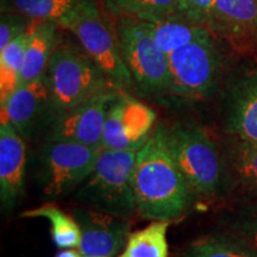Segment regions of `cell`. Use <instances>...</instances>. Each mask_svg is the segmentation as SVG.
<instances>
[{
  "label": "cell",
  "mask_w": 257,
  "mask_h": 257,
  "mask_svg": "<svg viewBox=\"0 0 257 257\" xmlns=\"http://www.w3.org/2000/svg\"><path fill=\"white\" fill-rule=\"evenodd\" d=\"M137 213L149 220H174L185 213L194 191L168 147L166 125L159 124L137 152L133 173Z\"/></svg>",
  "instance_id": "6da1fadb"
},
{
  "label": "cell",
  "mask_w": 257,
  "mask_h": 257,
  "mask_svg": "<svg viewBox=\"0 0 257 257\" xmlns=\"http://www.w3.org/2000/svg\"><path fill=\"white\" fill-rule=\"evenodd\" d=\"M166 136L176 165L195 194L217 198L232 184L226 156L206 130L195 124L166 125Z\"/></svg>",
  "instance_id": "7a4b0ae2"
},
{
  "label": "cell",
  "mask_w": 257,
  "mask_h": 257,
  "mask_svg": "<svg viewBox=\"0 0 257 257\" xmlns=\"http://www.w3.org/2000/svg\"><path fill=\"white\" fill-rule=\"evenodd\" d=\"M54 118L113 87L87 53L72 42L59 41L43 74Z\"/></svg>",
  "instance_id": "3957f363"
},
{
  "label": "cell",
  "mask_w": 257,
  "mask_h": 257,
  "mask_svg": "<svg viewBox=\"0 0 257 257\" xmlns=\"http://www.w3.org/2000/svg\"><path fill=\"white\" fill-rule=\"evenodd\" d=\"M137 152L102 149L92 174L75 191L82 206L130 219L137 213L133 173Z\"/></svg>",
  "instance_id": "277c9868"
},
{
  "label": "cell",
  "mask_w": 257,
  "mask_h": 257,
  "mask_svg": "<svg viewBox=\"0 0 257 257\" xmlns=\"http://www.w3.org/2000/svg\"><path fill=\"white\" fill-rule=\"evenodd\" d=\"M114 28L123 60L130 70L134 92L150 100L170 96L168 55L157 46L142 21L114 17Z\"/></svg>",
  "instance_id": "5b68a950"
},
{
  "label": "cell",
  "mask_w": 257,
  "mask_h": 257,
  "mask_svg": "<svg viewBox=\"0 0 257 257\" xmlns=\"http://www.w3.org/2000/svg\"><path fill=\"white\" fill-rule=\"evenodd\" d=\"M170 96L202 100L216 92L224 69L217 37L207 34L168 55Z\"/></svg>",
  "instance_id": "8992f818"
},
{
  "label": "cell",
  "mask_w": 257,
  "mask_h": 257,
  "mask_svg": "<svg viewBox=\"0 0 257 257\" xmlns=\"http://www.w3.org/2000/svg\"><path fill=\"white\" fill-rule=\"evenodd\" d=\"M101 147L47 141L38 152L37 178L47 198L75 192L87 180L100 155Z\"/></svg>",
  "instance_id": "52a82bcc"
},
{
  "label": "cell",
  "mask_w": 257,
  "mask_h": 257,
  "mask_svg": "<svg viewBox=\"0 0 257 257\" xmlns=\"http://www.w3.org/2000/svg\"><path fill=\"white\" fill-rule=\"evenodd\" d=\"M68 30L75 35L82 49L98 64L114 88L134 91V81L121 56L114 23L111 25L102 17L94 0L88 3Z\"/></svg>",
  "instance_id": "ba28073f"
},
{
  "label": "cell",
  "mask_w": 257,
  "mask_h": 257,
  "mask_svg": "<svg viewBox=\"0 0 257 257\" xmlns=\"http://www.w3.org/2000/svg\"><path fill=\"white\" fill-rule=\"evenodd\" d=\"M156 112L128 92L119 91L107 110L101 148L140 152L154 131Z\"/></svg>",
  "instance_id": "9c48e42d"
},
{
  "label": "cell",
  "mask_w": 257,
  "mask_h": 257,
  "mask_svg": "<svg viewBox=\"0 0 257 257\" xmlns=\"http://www.w3.org/2000/svg\"><path fill=\"white\" fill-rule=\"evenodd\" d=\"M119 89L110 87L72 110L63 112L51 121L46 140L101 147L105 120L111 102Z\"/></svg>",
  "instance_id": "30bf717a"
},
{
  "label": "cell",
  "mask_w": 257,
  "mask_h": 257,
  "mask_svg": "<svg viewBox=\"0 0 257 257\" xmlns=\"http://www.w3.org/2000/svg\"><path fill=\"white\" fill-rule=\"evenodd\" d=\"M54 118L49 88L42 75L28 85L18 87L2 104V120L10 121L25 141H32Z\"/></svg>",
  "instance_id": "8fae6325"
},
{
  "label": "cell",
  "mask_w": 257,
  "mask_h": 257,
  "mask_svg": "<svg viewBox=\"0 0 257 257\" xmlns=\"http://www.w3.org/2000/svg\"><path fill=\"white\" fill-rule=\"evenodd\" d=\"M81 231L78 250L82 255L117 257L131 233L130 219L79 205L72 211Z\"/></svg>",
  "instance_id": "7c38bea8"
},
{
  "label": "cell",
  "mask_w": 257,
  "mask_h": 257,
  "mask_svg": "<svg viewBox=\"0 0 257 257\" xmlns=\"http://www.w3.org/2000/svg\"><path fill=\"white\" fill-rule=\"evenodd\" d=\"M206 28L240 51L257 47V0H216Z\"/></svg>",
  "instance_id": "4fadbf2b"
},
{
  "label": "cell",
  "mask_w": 257,
  "mask_h": 257,
  "mask_svg": "<svg viewBox=\"0 0 257 257\" xmlns=\"http://www.w3.org/2000/svg\"><path fill=\"white\" fill-rule=\"evenodd\" d=\"M223 119L225 133L257 148V69L245 70L231 83Z\"/></svg>",
  "instance_id": "5bb4252c"
},
{
  "label": "cell",
  "mask_w": 257,
  "mask_h": 257,
  "mask_svg": "<svg viewBox=\"0 0 257 257\" xmlns=\"http://www.w3.org/2000/svg\"><path fill=\"white\" fill-rule=\"evenodd\" d=\"M27 144L10 121H0V201L14 208L24 192Z\"/></svg>",
  "instance_id": "9a60e30c"
},
{
  "label": "cell",
  "mask_w": 257,
  "mask_h": 257,
  "mask_svg": "<svg viewBox=\"0 0 257 257\" xmlns=\"http://www.w3.org/2000/svg\"><path fill=\"white\" fill-rule=\"evenodd\" d=\"M91 0H8L3 11L17 12L32 21L53 22L60 28L72 25Z\"/></svg>",
  "instance_id": "2e32d148"
},
{
  "label": "cell",
  "mask_w": 257,
  "mask_h": 257,
  "mask_svg": "<svg viewBox=\"0 0 257 257\" xmlns=\"http://www.w3.org/2000/svg\"><path fill=\"white\" fill-rule=\"evenodd\" d=\"M142 23L167 55L211 32L205 25L195 23L182 14L142 21Z\"/></svg>",
  "instance_id": "e0dca14e"
},
{
  "label": "cell",
  "mask_w": 257,
  "mask_h": 257,
  "mask_svg": "<svg viewBox=\"0 0 257 257\" xmlns=\"http://www.w3.org/2000/svg\"><path fill=\"white\" fill-rule=\"evenodd\" d=\"M59 28V25L53 22L36 21L25 53L18 87L41 78L46 72L53 51L60 41L57 35Z\"/></svg>",
  "instance_id": "ac0fdd59"
},
{
  "label": "cell",
  "mask_w": 257,
  "mask_h": 257,
  "mask_svg": "<svg viewBox=\"0 0 257 257\" xmlns=\"http://www.w3.org/2000/svg\"><path fill=\"white\" fill-rule=\"evenodd\" d=\"M232 138L225 155L231 182L238 186L244 194L257 199V148Z\"/></svg>",
  "instance_id": "d6986e66"
},
{
  "label": "cell",
  "mask_w": 257,
  "mask_h": 257,
  "mask_svg": "<svg viewBox=\"0 0 257 257\" xmlns=\"http://www.w3.org/2000/svg\"><path fill=\"white\" fill-rule=\"evenodd\" d=\"M22 218H44L50 224L51 240L59 249H78L81 231L73 214L66 213L55 204L24 211Z\"/></svg>",
  "instance_id": "ffe728a7"
},
{
  "label": "cell",
  "mask_w": 257,
  "mask_h": 257,
  "mask_svg": "<svg viewBox=\"0 0 257 257\" xmlns=\"http://www.w3.org/2000/svg\"><path fill=\"white\" fill-rule=\"evenodd\" d=\"M36 21L24 34L15 38L4 50L0 51V105L4 104L19 86L25 53Z\"/></svg>",
  "instance_id": "44dd1931"
},
{
  "label": "cell",
  "mask_w": 257,
  "mask_h": 257,
  "mask_svg": "<svg viewBox=\"0 0 257 257\" xmlns=\"http://www.w3.org/2000/svg\"><path fill=\"white\" fill-rule=\"evenodd\" d=\"M169 220H153L143 229L131 232L126 245L117 257H169L167 239Z\"/></svg>",
  "instance_id": "7402d4cb"
},
{
  "label": "cell",
  "mask_w": 257,
  "mask_h": 257,
  "mask_svg": "<svg viewBox=\"0 0 257 257\" xmlns=\"http://www.w3.org/2000/svg\"><path fill=\"white\" fill-rule=\"evenodd\" d=\"M102 2L106 11L113 17H131L141 21H152V19H161L182 14L179 0H102Z\"/></svg>",
  "instance_id": "603a6c76"
},
{
  "label": "cell",
  "mask_w": 257,
  "mask_h": 257,
  "mask_svg": "<svg viewBox=\"0 0 257 257\" xmlns=\"http://www.w3.org/2000/svg\"><path fill=\"white\" fill-rule=\"evenodd\" d=\"M182 257H257V253L236 237L226 233L194 240Z\"/></svg>",
  "instance_id": "cb8c5ba5"
},
{
  "label": "cell",
  "mask_w": 257,
  "mask_h": 257,
  "mask_svg": "<svg viewBox=\"0 0 257 257\" xmlns=\"http://www.w3.org/2000/svg\"><path fill=\"white\" fill-rule=\"evenodd\" d=\"M257 253V202L246 205L234 213L229 232Z\"/></svg>",
  "instance_id": "d4e9b609"
},
{
  "label": "cell",
  "mask_w": 257,
  "mask_h": 257,
  "mask_svg": "<svg viewBox=\"0 0 257 257\" xmlns=\"http://www.w3.org/2000/svg\"><path fill=\"white\" fill-rule=\"evenodd\" d=\"M32 19L17 12L3 11L0 21V51L4 50L15 38L30 28Z\"/></svg>",
  "instance_id": "484cf974"
},
{
  "label": "cell",
  "mask_w": 257,
  "mask_h": 257,
  "mask_svg": "<svg viewBox=\"0 0 257 257\" xmlns=\"http://www.w3.org/2000/svg\"><path fill=\"white\" fill-rule=\"evenodd\" d=\"M214 3L216 0H179L182 14L191 21L205 27Z\"/></svg>",
  "instance_id": "4316f807"
},
{
  "label": "cell",
  "mask_w": 257,
  "mask_h": 257,
  "mask_svg": "<svg viewBox=\"0 0 257 257\" xmlns=\"http://www.w3.org/2000/svg\"><path fill=\"white\" fill-rule=\"evenodd\" d=\"M83 255L78 249H61L55 257H82Z\"/></svg>",
  "instance_id": "83f0119b"
},
{
  "label": "cell",
  "mask_w": 257,
  "mask_h": 257,
  "mask_svg": "<svg viewBox=\"0 0 257 257\" xmlns=\"http://www.w3.org/2000/svg\"><path fill=\"white\" fill-rule=\"evenodd\" d=\"M82 257H104V256H87V255H83Z\"/></svg>",
  "instance_id": "f1b7e54d"
}]
</instances>
